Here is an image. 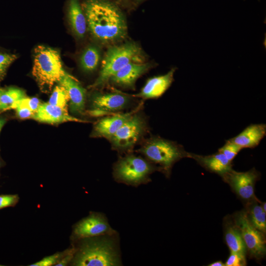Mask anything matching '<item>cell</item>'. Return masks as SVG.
I'll return each instance as SVG.
<instances>
[{"instance_id": "1", "label": "cell", "mask_w": 266, "mask_h": 266, "mask_svg": "<svg viewBox=\"0 0 266 266\" xmlns=\"http://www.w3.org/2000/svg\"><path fill=\"white\" fill-rule=\"evenodd\" d=\"M82 9L88 30L100 42L114 43L126 36L125 17L115 3L108 0H85Z\"/></svg>"}, {"instance_id": "2", "label": "cell", "mask_w": 266, "mask_h": 266, "mask_svg": "<svg viewBox=\"0 0 266 266\" xmlns=\"http://www.w3.org/2000/svg\"><path fill=\"white\" fill-rule=\"evenodd\" d=\"M78 245L70 263L76 266L122 265L118 234L85 238Z\"/></svg>"}, {"instance_id": "3", "label": "cell", "mask_w": 266, "mask_h": 266, "mask_svg": "<svg viewBox=\"0 0 266 266\" xmlns=\"http://www.w3.org/2000/svg\"><path fill=\"white\" fill-rule=\"evenodd\" d=\"M136 151L158 166L167 177H169L176 162L183 158H190V153L186 152L181 145L157 135L146 139Z\"/></svg>"}, {"instance_id": "4", "label": "cell", "mask_w": 266, "mask_h": 266, "mask_svg": "<svg viewBox=\"0 0 266 266\" xmlns=\"http://www.w3.org/2000/svg\"><path fill=\"white\" fill-rule=\"evenodd\" d=\"M65 72L57 50L43 45L34 49L32 74L41 90L50 91Z\"/></svg>"}, {"instance_id": "5", "label": "cell", "mask_w": 266, "mask_h": 266, "mask_svg": "<svg viewBox=\"0 0 266 266\" xmlns=\"http://www.w3.org/2000/svg\"><path fill=\"white\" fill-rule=\"evenodd\" d=\"M160 168L144 157L131 153L120 157L113 166V177L118 183L137 187L151 181L150 175Z\"/></svg>"}, {"instance_id": "6", "label": "cell", "mask_w": 266, "mask_h": 266, "mask_svg": "<svg viewBox=\"0 0 266 266\" xmlns=\"http://www.w3.org/2000/svg\"><path fill=\"white\" fill-rule=\"evenodd\" d=\"M143 57L140 47L133 42L110 47L102 60L99 75L90 87L103 86L126 65L131 62H143Z\"/></svg>"}, {"instance_id": "7", "label": "cell", "mask_w": 266, "mask_h": 266, "mask_svg": "<svg viewBox=\"0 0 266 266\" xmlns=\"http://www.w3.org/2000/svg\"><path fill=\"white\" fill-rule=\"evenodd\" d=\"M140 110L134 113L110 138L113 150L131 153L147 133L146 118Z\"/></svg>"}, {"instance_id": "8", "label": "cell", "mask_w": 266, "mask_h": 266, "mask_svg": "<svg viewBox=\"0 0 266 266\" xmlns=\"http://www.w3.org/2000/svg\"><path fill=\"white\" fill-rule=\"evenodd\" d=\"M132 96L121 92L96 93L91 99L87 114L95 117L121 112L132 105Z\"/></svg>"}, {"instance_id": "9", "label": "cell", "mask_w": 266, "mask_h": 266, "mask_svg": "<svg viewBox=\"0 0 266 266\" xmlns=\"http://www.w3.org/2000/svg\"><path fill=\"white\" fill-rule=\"evenodd\" d=\"M117 233L118 232L110 226L104 214L93 212L74 225L71 237L73 241H77L85 238Z\"/></svg>"}, {"instance_id": "10", "label": "cell", "mask_w": 266, "mask_h": 266, "mask_svg": "<svg viewBox=\"0 0 266 266\" xmlns=\"http://www.w3.org/2000/svg\"><path fill=\"white\" fill-rule=\"evenodd\" d=\"M234 221L250 255L256 258L263 257L266 251V240L263 233L251 224L245 211L236 214Z\"/></svg>"}, {"instance_id": "11", "label": "cell", "mask_w": 266, "mask_h": 266, "mask_svg": "<svg viewBox=\"0 0 266 266\" xmlns=\"http://www.w3.org/2000/svg\"><path fill=\"white\" fill-rule=\"evenodd\" d=\"M258 177L255 169L246 172H237L232 169L222 176L236 194L246 200L253 198L254 186Z\"/></svg>"}, {"instance_id": "12", "label": "cell", "mask_w": 266, "mask_h": 266, "mask_svg": "<svg viewBox=\"0 0 266 266\" xmlns=\"http://www.w3.org/2000/svg\"><path fill=\"white\" fill-rule=\"evenodd\" d=\"M142 105L139 104L135 108L126 113L120 112L102 117L95 125L91 136L103 137L109 140L134 113L141 109Z\"/></svg>"}, {"instance_id": "13", "label": "cell", "mask_w": 266, "mask_h": 266, "mask_svg": "<svg viewBox=\"0 0 266 266\" xmlns=\"http://www.w3.org/2000/svg\"><path fill=\"white\" fill-rule=\"evenodd\" d=\"M154 66L150 63L131 62L114 74L109 81L117 86L133 89L137 79Z\"/></svg>"}, {"instance_id": "14", "label": "cell", "mask_w": 266, "mask_h": 266, "mask_svg": "<svg viewBox=\"0 0 266 266\" xmlns=\"http://www.w3.org/2000/svg\"><path fill=\"white\" fill-rule=\"evenodd\" d=\"M59 83L65 88L68 94L69 108L71 113L77 115L85 114L86 90L75 78L66 72Z\"/></svg>"}, {"instance_id": "15", "label": "cell", "mask_w": 266, "mask_h": 266, "mask_svg": "<svg viewBox=\"0 0 266 266\" xmlns=\"http://www.w3.org/2000/svg\"><path fill=\"white\" fill-rule=\"evenodd\" d=\"M176 68L173 67L166 73L151 77L147 80L141 91L132 95L145 100L158 99L170 87L174 81Z\"/></svg>"}, {"instance_id": "16", "label": "cell", "mask_w": 266, "mask_h": 266, "mask_svg": "<svg viewBox=\"0 0 266 266\" xmlns=\"http://www.w3.org/2000/svg\"><path fill=\"white\" fill-rule=\"evenodd\" d=\"M32 118L38 122L51 124L66 122H86L70 115L67 110L50 104L48 102L41 103Z\"/></svg>"}, {"instance_id": "17", "label": "cell", "mask_w": 266, "mask_h": 266, "mask_svg": "<svg viewBox=\"0 0 266 266\" xmlns=\"http://www.w3.org/2000/svg\"><path fill=\"white\" fill-rule=\"evenodd\" d=\"M266 134V124H252L247 127L238 135L229 140L242 149L253 148L259 145Z\"/></svg>"}, {"instance_id": "18", "label": "cell", "mask_w": 266, "mask_h": 266, "mask_svg": "<svg viewBox=\"0 0 266 266\" xmlns=\"http://www.w3.org/2000/svg\"><path fill=\"white\" fill-rule=\"evenodd\" d=\"M190 158L195 159L206 169L218 174L222 177L232 169V162L219 151L208 156L190 153Z\"/></svg>"}, {"instance_id": "19", "label": "cell", "mask_w": 266, "mask_h": 266, "mask_svg": "<svg viewBox=\"0 0 266 266\" xmlns=\"http://www.w3.org/2000/svg\"><path fill=\"white\" fill-rule=\"evenodd\" d=\"M68 16L73 33L77 37L83 38L87 26L86 17L79 0H69Z\"/></svg>"}, {"instance_id": "20", "label": "cell", "mask_w": 266, "mask_h": 266, "mask_svg": "<svg viewBox=\"0 0 266 266\" xmlns=\"http://www.w3.org/2000/svg\"><path fill=\"white\" fill-rule=\"evenodd\" d=\"M225 237L227 245L231 251L245 255L246 247L240 232L236 225H230L227 228Z\"/></svg>"}, {"instance_id": "21", "label": "cell", "mask_w": 266, "mask_h": 266, "mask_svg": "<svg viewBox=\"0 0 266 266\" xmlns=\"http://www.w3.org/2000/svg\"><path fill=\"white\" fill-rule=\"evenodd\" d=\"M100 60L99 48L94 45L87 47L82 52L80 59L82 69L86 72L95 71L99 66Z\"/></svg>"}, {"instance_id": "22", "label": "cell", "mask_w": 266, "mask_h": 266, "mask_svg": "<svg viewBox=\"0 0 266 266\" xmlns=\"http://www.w3.org/2000/svg\"><path fill=\"white\" fill-rule=\"evenodd\" d=\"M248 218L251 224L257 230L263 233L266 231V212L263 209L262 205L255 201L251 204Z\"/></svg>"}, {"instance_id": "23", "label": "cell", "mask_w": 266, "mask_h": 266, "mask_svg": "<svg viewBox=\"0 0 266 266\" xmlns=\"http://www.w3.org/2000/svg\"><path fill=\"white\" fill-rule=\"evenodd\" d=\"M25 92L18 88L0 89V110L9 109L18 100L25 98Z\"/></svg>"}, {"instance_id": "24", "label": "cell", "mask_w": 266, "mask_h": 266, "mask_svg": "<svg viewBox=\"0 0 266 266\" xmlns=\"http://www.w3.org/2000/svg\"><path fill=\"white\" fill-rule=\"evenodd\" d=\"M69 101V97L66 90L63 86L58 85L54 88L48 102L50 104L67 110Z\"/></svg>"}, {"instance_id": "25", "label": "cell", "mask_w": 266, "mask_h": 266, "mask_svg": "<svg viewBox=\"0 0 266 266\" xmlns=\"http://www.w3.org/2000/svg\"><path fill=\"white\" fill-rule=\"evenodd\" d=\"M241 149L240 147L228 140L225 144L219 149L218 151L224 154L227 159L232 162Z\"/></svg>"}, {"instance_id": "26", "label": "cell", "mask_w": 266, "mask_h": 266, "mask_svg": "<svg viewBox=\"0 0 266 266\" xmlns=\"http://www.w3.org/2000/svg\"><path fill=\"white\" fill-rule=\"evenodd\" d=\"M41 103L40 100L36 98L25 97L14 103L9 109H14L16 106H19L28 108L35 113Z\"/></svg>"}, {"instance_id": "27", "label": "cell", "mask_w": 266, "mask_h": 266, "mask_svg": "<svg viewBox=\"0 0 266 266\" xmlns=\"http://www.w3.org/2000/svg\"><path fill=\"white\" fill-rule=\"evenodd\" d=\"M68 249L61 252L54 254L52 255L44 257L38 262L32 264L30 266H55L67 253Z\"/></svg>"}, {"instance_id": "28", "label": "cell", "mask_w": 266, "mask_h": 266, "mask_svg": "<svg viewBox=\"0 0 266 266\" xmlns=\"http://www.w3.org/2000/svg\"><path fill=\"white\" fill-rule=\"evenodd\" d=\"M225 266H243L246 265L245 255L231 251Z\"/></svg>"}, {"instance_id": "29", "label": "cell", "mask_w": 266, "mask_h": 266, "mask_svg": "<svg viewBox=\"0 0 266 266\" xmlns=\"http://www.w3.org/2000/svg\"><path fill=\"white\" fill-rule=\"evenodd\" d=\"M17 58V56L13 54L0 53V75L3 74L7 67Z\"/></svg>"}, {"instance_id": "30", "label": "cell", "mask_w": 266, "mask_h": 266, "mask_svg": "<svg viewBox=\"0 0 266 266\" xmlns=\"http://www.w3.org/2000/svg\"><path fill=\"white\" fill-rule=\"evenodd\" d=\"M19 197L17 195H0V209L14 206L18 202Z\"/></svg>"}, {"instance_id": "31", "label": "cell", "mask_w": 266, "mask_h": 266, "mask_svg": "<svg viewBox=\"0 0 266 266\" xmlns=\"http://www.w3.org/2000/svg\"><path fill=\"white\" fill-rule=\"evenodd\" d=\"M14 109L16 111L18 116L22 119L32 118L34 113L27 107L17 106Z\"/></svg>"}, {"instance_id": "32", "label": "cell", "mask_w": 266, "mask_h": 266, "mask_svg": "<svg viewBox=\"0 0 266 266\" xmlns=\"http://www.w3.org/2000/svg\"><path fill=\"white\" fill-rule=\"evenodd\" d=\"M209 266H225V264L222 261H216L209 265Z\"/></svg>"}, {"instance_id": "33", "label": "cell", "mask_w": 266, "mask_h": 266, "mask_svg": "<svg viewBox=\"0 0 266 266\" xmlns=\"http://www.w3.org/2000/svg\"><path fill=\"white\" fill-rule=\"evenodd\" d=\"M6 123V120L3 118H0V133Z\"/></svg>"}, {"instance_id": "34", "label": "cell", "mask_w": 266, "mask_h": 266, "mask_svg": "<svg viewBox=\"0 0 266 266\" xmlns=\"http://www.w3.org/2000/svg\"><path fill=\"white\" fill-rule=\"evenodd\" d=\"M266 202H263L262 205V207L263 208V209L264 210V211L266 212Z\"/></svg>"}, {"instance_id": "35", "label": "cell", "mask_w": 266, "mask_h": 266, "mask_svg": "<svg viewBox=\"0 0 266 266\" xmlns=\"http://www.w3.org/2000/svg\"><path fill=\"white\" fill-rule=\"evenodd\" d=\"M135 0V1H137V2H139V1H143V0Z\"/></svg>"}, {"instance_id": "36", "label": "cell", "mask_w": 266, "mask_h": 266, "mask_svg": "<svg viewBox=\"0 0 266 266\" xmlns=\"http://www.w3.org/2000/svg\"></svg>"}, {"instance_id": "37", "label": "cell", "mask_w": 266, "mask_h": 266, "mask_svg": "<svg viewBox=\"0 0 266 266\" xmlns=\"http://www.w3.org/2000/svg\"></svg>"}]
</instances>
